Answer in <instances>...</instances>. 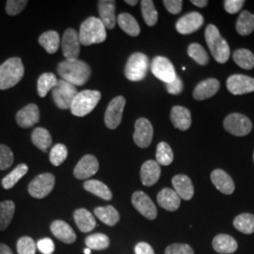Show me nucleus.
Listing matches in <instances>:
<instances>
[{
	"label": "nucleus",
	"instance_id": "1",
	"mask_svg": "<svg viewBox=\"0 0 254 254\" xmlns=\"http://www.w3.org/2000/svg\"><path fill=\"white\" fill-rule=\"evenodd\" d=\"M58 73L64 80L76 87L89 81L91 70L89 64L80 60H65L58 65Z\"/></svg>",
	"mask_w": 254,
	"mask_h": 254
},
{
	"label": "nucleus",
	"instance_id": "2",
	"mask_svg": "<svg viewBox=\"0 0 254 254\" xmlns=\"http://www.w3.org/2000/svg\"><path fill=\"white\" fill-rule=\"evenodd\" d=\"M25 67L20 58H10L0 65V90H8L22 80Z\"/></svg>",
	"mask_w": 254,
	"mask_h": 254
},
{
	"label": "nucleus",
	"instance_id": "3",
	"mask_svg": "<svg viewBox=\"0 0 254 254\" xmlns=\"http://www.w3.org/2000/svg\"><path fill=\"white\" fill-rule=\"evenodd\" d=\"M78 37L80 45L85 46L104 43L107 39L106 27L100 18L89 17L82 23Z\"/></svg>",
	"mask_w": 254,
	"mask_h": 254
},
{
	"label": "nucleus",
	"instance_id": "4",
	"mask_svg": "<svg viewBox=\"0 0 254 254\" xmlns=\"http://www.w3.org/2000/svg\"><path fill=\"white\" fill-rule=\"evenodd\" d=\"M205 41L210 52L218 64L227 63L230 58V46L225 39H223L218 27L208 25L205 29Z\"/></svg>",
	"mask_w": 254,
	"mask_h": 254
},
{
	"label": "nucleus",
	"instance_id": "5",
	"mask_svg": "<svg viewBox=\"0 0 254 254\" xmlns=\"http://www.w3.org/2000/svg\"><path fill=\"white\" fill-rule=\"evenodd\" d=\"M101 97L100 91L91 90L80 91L75 95L70 110L74 116L84 117L96 108Z\"/></svg>",
	"mask_w": 254,
	"mask_h": 254
},
{
	"label": "nucleus",
	"instance_id": "6",
	"mask_svg": "<svg viewBox=\"0 0 254 254\" xmlns=\"http://www.w3.org/2000/svg\"><path fill=\"white\" fill-rule=\"evenodd\" d=\"M149 65V58L145 54L136 52L131 55L125 68L127 79L130 81L143 80L147 75Z\"/></svg>",
	"mask_w": 254,
	"mask_h": 254
},
{
	"label": "nucleus",
	"instance_id": "7",
	"mask_svg": "<svg viewBox=\"0 0 254 254\" xmlns=\"http://www.w3.org/2000/svg\"><path fill=\"white\" fill-rule=\"evenodd\" d=\"M53 99L56 106L61 109H70L75 95L78 93L76 87L65 81L64 79L58 80L57 85L52 90Z\"/></svg>",
	"mask_w": 254,
	"mask_h": 254
},
{
	"label": "nucleus",
	"instance_id": "8",
	"mask_svg": "<svg viewBox=\"0 0 254 254\" xmlns=\"http://www.w3.org/2000/svg\"><path fill=\"white\" fill-rule=\"evenodd\" d=\"M55 176L52 173H43L36 176L28 185V193L35 199H44L54 189Z\"/></svg>",
	"mask_w": 254,
	"mask_h": 254
},
{
	"label": "nucleus",
	"instance_id": "9",
	"mask_svg": "<svg viewBox=\"0 0 254 254\" xmlns=\"http://www.w3.org/2000/svg\"><path fill=\"white\" fill-rule=\"evenodd\" d=\"M223 127L228 132L236 136L249 135L253 129V123L243 114L232 113L223 122Z\"/></svg>",
	"mask_w": 254,
	"mask_h": 254
},
{
	"label": "nucleus",
	"instance_id": "10",
	"mask_svg": "<svg viewBox=\"0 0 254 254\" xmlns=\"http://www.w3.org/2000/svg\"><path fill=\"white\" fill-rule=\"evenodd\" d=\"M152 73L156 78L166 84L173 82L177 76L172 62L165 57H155L151 64Z\"/></svg>",
	"mask_w": 254,
	"mask_h": 254
},
{
	"label": "nucleus",
	"instance_id": "11",
	"mask_svg": "<svg viewBox=\"0 0 254 254\" xmlns=\"http://www.w3.org/2000/svg\"><path fill=\"white\" fill-rule=\"evenodd\" d=\"M126 103L123 96H117L109 102L105 113V124L109 129H116L121 125Z\"/></svg>",
	"mask_w": 254,
	"mask_h": 254
},
{
	"label": "nucleus",
	"instance_id": "12",
	"mask_svg": "<svg viewBox=\"0 0 254 254\" xmlns=\"http://www.w3.org/2000/svg\"><path fill=\"white\" fill-rule=\"evenodd\" d=\"M62 48L65 60H78L80 54V42L78 33L73 28H68L65 30L62 42Z\"/></svg>",
	"mask_w": 254,
	"mask_h": 254
},
{
	"label": "nucleus",
	"instance_id": "13",
	"mask_svg": "<svg viewBox=\"0 0 254 254\" xmlns=\"http://www.w3.org/2000/svg\"><path fill=\"white\" fill-rule=\"evenodd\" d=\"M132 204L143 217L154 220L157 217V209L154 201L143 191H136L132 195Z\"/></svg>",
	"mask_w": 254,
	"mask_h": 254
},
{
	"label": "nucleus",
	"instance_id": "14",
	"mask_svg": "<svg viewBox=\"0 0 254 254\" xmlns=\"http://www.w3.org/2000/svg\"><path fill=\"white\" fill-rule=\"evenodd\" d=\"M154 136V128L149 120L139 118L135 124V132L133 139L139 148H147L152 143Z\"/></svg>",
	"mask_w": 254,
	"mask_h": 254
},
{
	"label": "nucleus",
	"instance_id": "15",
	"mask_svg": "<svg viewBox=\"0 0 254 254\" xmlns=\"http://www.w3.org/2000/svg\"><path fill=\"white\" fill-rule=\"evenodd\" d=\"M227 89L234 95L254 91V78L244 74H233L227 79Z\"/></svg>",
	"mask_w": 254,
	"mask_h": 254
},
{
	"label": "nucleus",
	"instance_id": "16",
	"mask_svg": "<svg viewBox=\"0 0 254 254\" xmlns=\"http://www.w3.org/2000/svg\"><path fill=\"white\" fill-rule=\"evenodd\" d=\"M99 170V162L92 154H86L79 160L73 170V175L76 179L84 180L93 176Z\"/></svg>",
	"mask_w": 254,
	"mask_h": 254
},
{
	"label": "nucleus",
	"instance_id": "17",
	"mask_svg": "<svg viewBox=\"0 0 254 254\" xmlns=\"http://www.w3.org/2000/svg\"><path fill=\"white\" fill-rule=\"evenodd\" d=\"M203 21L204 20L200 13L197 11H192L184 15L177 21L176 30L183 35L191 34L200 29L203 25Z\"/></svg>",
	"mask_w": 254,
	"mask_h": 254
},
{
	"label": "nucleus",
	"instance_id": "18",
	"mask_svg": "<svg viewBox=\"0 0 254 254\" xmlns=\"http://www.w3.org/2000/svg\"><path fill=\"white\" fill-rule=\"evenodd\" d=\"M40 121V109L35 104H28L16 114V123L22 128H29Z\"/></svg>",
	"mask_w": 254,
	"mask_h": 254
},
{
	"label": "nucleus",
	"instance_id": "19",
	"mask_svg": "<svg viewBox=\"0 0 254 254\" xmlns=\"http://www.w3.org/2000/svg\"><path fill=\"white\" fill-rule=\"evenodd\" d=\"M211 181L215 188L225 195H231L235 191V183L232 177L223 170L217 169L211 173Z\"/></svg>",
	"mask_w": 254,
	"mask_h": 254
},
{
	"label": "nucleus",
	"instance_id": "20",
	"mask_svg": "<svg viewBox=\"0 0 254 254\" xmlns=\"http://www.w3.org/2000/svg\"><path fill=\"white\" fill-rule=\"evenodd\" d=\"M220 88V83L216 78H208L200 82L193 91V98L202 101L213 97Z\"/></svg>",
	"mask_w": 254,
	"mask_h": 254
},
{
	"label": "nucleus",
	"instance_id": "21",
	"mask_svg": "<svg viewBox=\"0 0 254 254\" xmlns=\"http://www.w3.org/2000/svg\"><path fill=\"white\" fill-rule=\"evenodd\" d=\"M100 20L106 28L113 29L116 25V2L113 0H100L98 2Z\"/></svg>",
	"mask_w": 254,
	"mask_h": 254
},
{
	"label": "nucleus",
	"instance_id": "22",
	"mask_svg": "<svg viewBox=\"0 0 254 254\" xmlns=\"http://www.w3.org/2000/svg\"><path fill=\"white\" fill-rule=\"evenodd\" d=\"M173 190L175 191L178 196L185 200H190L194 196V187L190 178L184 174L175 175L172 180Z\"/></svg>",
	"mask_w": 254,
	"mask_h": 254
},
{
	"label": "nucleus",
	"instance_id": "23",
	"mask_svg": "<svg viewBox=\"0 0 254 254\" xmlns=\"http://www.w3.org/2000/svg\"><path fill=\"white\" fill-rule=\"evenodd\" d=\"M161 175L160 165L154 160H148L140 169V180L146 187H152L159 180Z\"/></svg>",
	"mask_w": 254,
	"mask_h": 254
},
{
	"label": "nucleus",
	"instance_id": "24",
	"mask_svg": "<svg viewBox=\"0 0 254 254\" xmlns=\"http://www.w3.org/2000/svg\"><path fill=\"white\" fill-rule=\"evenodd\" d=\"M50 229L55 237L65 244H72L76 240V235L73 229L64 220H55Z\"/></svg>",
	"mask_w": 254,
	"mask_h": 254
},
{
	"label": "nucleus",
	"instance_id": "25",
	"mask_svg": "<svg viewBox=\"0 0 254 254\" xmlns=\"http://www.w3.org/2000/svg\"><path fill=\"white\" fill-rule=\"evenodd\" d=\"M157 203L160 207L170 211L174 212L179 208L181 204V198L178 196V194L172 189H163L157 195Z\"/></svg>",
	"mask_w": 254,
	"mask_h": 254
},
{
	"label": "nucleus",
	"instance_id": "26",
	"mask_svg": "<svg viewBox=\"0 0 254 254\" xmlns=\"http://www.w3.org/2000/svg\"><path fill=\"white\" fill-rule=\"evenodd\" d=\"M171 121L173 127L181 131L188 130L191 126V113L190 109L175 106L171 111Z\"/></svg>",
	"mask_w": 254,
	"mask_h": 254
},
{
	"label": "nucleus",
	"instance_id": "27",
	"mask_svg": "<svg viewBox=\"0 0 254 254\" xmlns=\"http://www.w3.org/2000/svg\"><path fill=\"white\" fill-rule=\"evenodd\" d=\"M212 245L215 252L220 254H234L238 248L236 239L233 236L225 234H220L215 236Z\"/></svg>",
	"mask_w": 254,
	"mask_h": 254
},
{
	"label": "nucleus",
	"instance_id": "28",
	"mask_svg": "<svg viewBox=\"0 0 254 254\" xmlns=\"http://www.w3.org/2000/svg\"><path fill=\"white\" fill-rule=\"evenodd\" d=\"M73 219L82 233H89L96 227L94 216L87 209L80 208L73 212Z\"/></svg>",
	"mask_w": 254,
	"mask_h": 254
},
{
	"label": "nucleus",
	"instance_id": "29",
	"mask_svg": "<svg viewBox=\"0 0 254 254\" xmlns=\"http://www.w3.org/2000/svg\"><path fill=\"white\" fill-rule=\"evenodd\" d=\"M120 27L128 34L129 36L136 37L140 33V27L136 19L134 18L131 14L124 12L120 13L117 18Z\"/></svg>",
	"mask_w": 254,
	"mask_h": 254
},
{
	"label": "nucleus",
	"instance_id": "30",
	"mask_svg": "<svg viewBox=\"0 0 254 254\" xmlns=\"http://www.w3.org/2000/svg\"><path fill=\"white\" fill-rule=\"evenodd\" d=\"M39 44L46 49L48 54H54L61 45L60 34L54 30L46 31L39 38Z\"/></svg>",
	"mask_w": 254,
	"mask_h": 254
},
{
	"label": "nucleus",
	"instance_id": "31",
	"mask_svg": "<svg viewBox=\"0 0 254 254\" xmlns=\"http://www.w3.org/2000/svg\"><path fill=\"white\" fill-rule=\"evenodd\" d=\"M94 215L100 219L101 221L109 226L116 225L120 220V214L117 209L112 205L104 207H96L94 209Z\"/></svg>",
	"mask_w": 254,
	"mask_h": 254
},
{
	"label": "nucleus",
	"instance_id": "32",
	"mask_svg": "<svg viewBox=\"0 0 254 254\" xmlns=\"http://www.w3.org/2000/svg\"><path fill=\"white\" fill-rule=\"evenodd\" d=\"M31 140L32 143L36 146L38 149L46 152L47 149L52 145V136L50 133L46 130V128L43 127H37L31 135Z\"/></svg>",
	"mask_w": 254,
	"mask_h": 254
},
{
	"label": "nucleus",
	"instance_id": "33",
	"mask_svg": "<svg viewBox=\"0 0 254 254\" xmlns=\"http://www.w3.org/2000/svg\"><path fill=\"white\" fill-rule=\"evenodd\" d=\"M84 189L105 200L112 199V193L107 185L98 180H88L84 183Z\"/></svg>",
	"mask_w": 254,
	"mask_h": 254
},
{
	"label": "nucleus",
	"instance_id": "34",
	"mask_svg": "<svg viewBox=\"0 0 254 254\" xmlns=\"http://www.w3.org/2000/svg\"><path fill=\"white\" fill-rule=\"evenodd\" d=\"M236 31L242 36L252 34L254 31V14L248 10L242 11L236 22Z\"/></svg>",
	"mask_w": 254,
	"mask_h": 254
},
{
	"label": "nucleus",
	"instance_id": "35",
	"mask_svg": "<svg viewBox=\"0 0 254 254\" xmlns=\"http://www.w3.org/2000/svg\"><path fill=\"white\" fill-rule=\"evenodd\" d=\"M15 212V204L12 200L0 202V232L9 227Z\"/></svg>",
	"mask_w": 254,
	"mask_h": 254
},
{
	"label": "nucleus",
	"instance_id": "36",
	"mask_svg": "<svg viewBox=\"0 0 254 254\" xmlns=\"http://www.w3.org/2000/svg\"><path fill=\"white\" fill-rule=\"evenodd\" d=\"M28 172V167L26 164H20L11 173L2 179V187L5 190L12 189L21 178H23Z\"/></svg>",
	"mask_w": 254,
	"mask_h": 254
},
{
	"label": "nucleus",
	"instance_id": "37",
	"mask_svg": "<svg viewBox=\"0 0 254 254\" xmlns=\"http://www.w3.org/2000/svg\"><path fill=\"white\" fill-rule=\"evenodd\" d=\"M234 226L237 231L251 235L254 233V216L253 214H240L234 219Z\"/></svg>",
	"mask_w": 254,
	"mask_h": 254
},
{
	"label": "nucleus",
	"instance_id": "38",
	"mask_svg": "<svg viewBox=\"0 0 254 254\" xmlns=\"http://www.w3.org/2000/svg\"><path fill=\"white\" fill-rule=\"evenodd\" d=\"M234 61L239 67L245 70L254 68V55L248 49H237L233 55Z\"/></svg>",
	"mask_w": 254,
	"mask_h": 254
},
{
	"label": "nucleus",
	"instance_id": "39",
	"mask_svg": "<svg viewBox=\"0 0 254 254\" xmlns=\"http://www.w3.org/2000/svg\"><path fill=\"white\" fill-rule=\"evenodd\" d=\"M58 83L57 76L54 73H43L38 79V94L40 97H46L49 91L53 90Z\"/></svg>",
	"mask_w": 254,
	"mask_h": 254
},
{
	"label": "nucleus",
	"instance_id": "40",
	"mask_svg": "<svg viewBox=\"0 0 254 254\" xmlns=\"http://www.w3.org/2000/svg\"><path fill=\"white\" fill-rule=\"evenodd\" d=\"M142 16L145 21L146 25L149 27H154L158 20V13L154 7L152 0H142L140 2Z\"/></svg>",
	"mask_w": 254,
	"mask_h": 254
},
{
	"label": "nucleus",
	"instance_id": "41",
	"mask_svg": "<svg viewBox=\"0 0 254 254\" xmlns=\"http://www.w3.org/2000/svg\"><path fill=\"white\" fill-rule=\"evenodd\" d=\"M85 244L90 250L102 251L109 248L110 240L109 236L98 233V234H93L91 236H87L85 239Z\"/></svg>",
	"mask_w": 254,
	"mask_h": 254
},
{
	"label": "nucleus",
	"instance_id": "42",
	"mask_svg": "<svg viewBox=\"0 0 254 254\" xmlns=\"http://www.w3.org/2000/svg\"><path fill=\"white\" fill-rule=\"evenodd\" d=\"M156 162L159 165L162 166H169L173 163V152L171 148V146L169 145L167 142H160L157 148H156Z\"/></svg>",
	"mask_w": 254,
	"mask_h": 254
},
{
	"label": "nucleus",
	"instance_id": "43",
	"mask_svg": "<svg viewBox=\"0 0 254 254\" xmlns=\"http://www.w3.org/2000/svg\"><path fill=\"white\" fill-rule=\"evenodd\" d=\"M188 54L200 65H206L209 63V57L206 50L200 44H191L188 48Z\"/></svg>",
	"mask_w": 254,
	"mask_h": 254
},
{
	"label": "nucleus",
	"instance_id": "44",
	"mask_svg": "<svg viewBox=\"0 0 254 254\" xmlns=\"http://www.w3.org/2000/svg\"><path fill=\"white\" fill-rule=\"evenodd\" d=\"M67 155H68V150L66 146L59 143V144H56L51 149L49 154V159L52 165L58 167V166H61L66 160Z\"/></svg>",
	"mask_w": 254,
	"mask_h": 254
},
{
	"label": "nucleus",
	"instance_id": "45",
	"mask_svg": "<svg viewBox=\"0 0 254 254\" xmlns=\"http://www.w3.org/2000/svg\"><path fill=\"white\" fill-rule=\"evenodd\" d=\"M36 247L34 240L31 237L23 236L17 242V253L18 254H35Z\"/></svg>",
	"mask_w": 254,
	"mask_h": 254
},
{
	"label": "nucleus",
	"instance_id": "46",
	"mask_svg": "<svg viewBox=\"0 0 254 254\" xmlns=\"http://www.w3.org/2000/svg\"><path fill=\"white\" fill-rule=\"evenodd\" d=\"M14 156L9 147L0 144V171H5L10 168L13 163Z\"/></svg>",
	"mask_w": 254,
	"mask_h": 254
},
{
	"label": "nucleus",
	"instance_id": "47",
	"mask_svg": "<svg viewBox=\"0 0 254 254\" xmlns=\"http://www.w3.org/2000/svg\"><path fill=\"white\" fill-rule=\"evenodd\" d=\"M27 3V0H8L6 2V12L10 16H15L24 10Z\"/></svg>",
	"mask_w": 254,
	"mask_h": 254
},
{
	"label": "nucleus",
	"instance_id": "48",
	"mask_svg": "<svg viewBox=\"0 0 254 254\" xmlns=\"http://www.w3.org/2000/svg\"><path fill=\"white\" fill-rule=\"evenodd\" d=\"M165 254H194V251L190 246L176 243L168 246L165 251Z\"/></svg>",
	"mask_w": 254,
	"mask_h": 254
},
{
	"label": "nucleus",
	"instance_id": "49",
	"mask_svg": "<svg viewBox=\"0 0 254 254\" xmlns=\"http://www.w3.org/2000/svg\"><path fill=\"white\" fill-rule=\"evenodd\" d=\"M38 250L44 254H52L55 251L54 242L50 238H44L38 241Z\"/></svg>",
	"mask_w": 254,
	"mask_h": 254
},
{
	"label": "nucleus",
	"instance_id": "50",
	"mask_svg": "<svg viewBox=\"0 0 254 254\" xmlns=\"http://www.w3.org/2000/svg\"><path fill=\"white\" fill-rule=\"evenodd\" d=\"M166 89L169 93L177 95L180 94L184 90V83L182 81L181 78L177 75L173 82L166 84Z\"/></svg>",
	"mask_w": 254,
	"mask_h": 254
},
{
	"label": "nucleus",
	"instance_id": "51",
	"mask_svg": "<svg viewBox=\"0 0 254 254\" xmlns=\"http://www.w3.org/2000/svg\"><path fill=\"white\" fill-rule=\"evenodd\" d=\"M244 4H245L244 0H225L224 9L228 13L235 14L241 9Z\"/></svg>",
	"mask_w": 254,
	"mask_h": 254
},
{
	"label": "nucleus",
	"instance_id": "52",
	"mask_svg": "<svg viewBox=\"0 0 254 254\" xmlns=\"http://www.w3.org/2000/svg\"><path fill=\"white\" fill-rule=\"evenodd\" d=\"M163 4L167 10L172 14H178L181 12L183 8L182 0H164Z\"/></svg>",
	"mask_w": 254,
	"mask_h": 254
},
{
	"label": "nucleus",
	"instance_id": "53",
	"mask_svg": "<svg viewBox=\"0 0 254 254\" xmlns=\"http://www.w3.org/2000/svg\"><path fill=\"white\" fill-rule=\"evenodd\" d=\"M136 254H154V249L146 242H139L135 247Z\"/></svg>",
	"mask_w": 254,
	"mask_h": 254
},
{
	"label": "nucleus",
	"instance_id": "54",
	"mask_svg": "<svg viewBox=\"0 0 254 254\" xmlns=\"http://www.w3.org/2000/svg\"><path fill=\"white\" fill-rule=\"evenodd\" d=\"M191 3L199 8H203L207 6L208 1L207 0H191Z\"/></svg>",
	"mask_w": 254,
	"mask_h": 254
},
{
	"label": "nucleus",
	"instance_id": "55",
	"mask_svg": "<svg viewBox=\"0 0 254 254\" xmlns=\"http://www.w3.org/2000/svg\"><path fill=\"white\" fill-rule=\"evenodd\" d=\"M0 254H13L9 246L3 243H0Z\"/></svg>",
	"mask_w": 254,
	"mask_h": 254
},
{
	"label": "nucleus",
	"instance_id": "56",
	"mask_svg": "<svg viewBox=\"0 0 254 254\" xmlns=\"http://www.w3.org/2000/svg\"><path fill=\"white\" fill-rule=\"evenodd\" d=\"M126 3L128 4V5H130V6H136V4L138 3V1L137 0H134V1H132V0H126Z\"/></svg>",
	"mask_w": 254,
	"mask_h": 254
},
{
	"label": "nucleus",
	"instance_id": "57",
	"mask_svg": "<svg viewBox=\"0 0 254 254\" xmlns=\"http://www.w3.org/2000/svg\"><path fill=\"white\" fill-rule=\"evenodd\" d=\"M84 254H91V250H90V249H86V250H85V251H84Z\"/></svg>",
	"mask_w": 254,
	"mask_h": 254
},
{
	"label": "nucleus",
	"instance_id": "58",
	"mask_svg": "<svg viewBox=\"0 0 254 254\" xmlns=\"http://www.w3.org/2000/svg\"></svg>",
	"mask_w": 254,
	"mask_h": 254
}]
</instances>
